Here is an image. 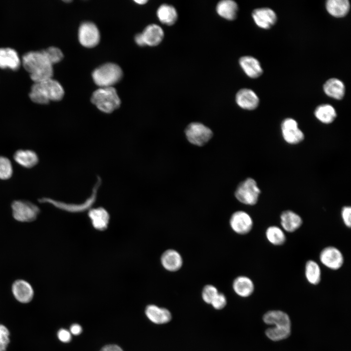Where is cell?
Returning a JSON list of instances; mask_svg holds the SVG:
<instances>
[{
    "instance_id": "6da1fadb",
    "label": "cell",
    "mask_w": 351,
    "mask_h": 351,
    "mask_svg": "<svg viewBox=\"0 0 351 351\" xmlns=\"http://www.w3.org/2000/svg\"><path fill=\"white\" fill-rule=\"evenodd\" d=\"M21 60L24 68L29 73L31 79L34 83L52 78L54 73L53 65L42 50L26 53Z\"/></svg>"
},
{
    "instance_id": "7a4b0ae2",
    "label": "cell",
    "mask_w": 351,
    "mask_h": 351,
    "mask_svg": "<svg viewBox=\"0 0 351 351\" xmlns=\"http://www.w3.org/2000/svg\"><path fill=\"white\" fill-rule=\"evenodd\" d=\"M263 321L274 327L266 331L267 337L273 341H279L287 338L291 332V321L289 316L280 311L268 312L263 316Z\"/></svg>"
},
{
    "instance_id": "3957f363",
    "label": "cell",
    "mask_w": 351,
    "mask_h": 351,
    "mask_svg": "<svg viewBox=\"0 0 351 351\" xmlns=\"http://www.w3.org/2000/svg\"><path fill=\"white\" fill-rule=\"evenodd\" d=\"M92 103L100 111L111 113L120 105V99L113 87H99L95 91L91 98Z\"/></svg>"
},
{
    "instance_id": "277c9868",
    "label": "cell",
    "mask_w": 351,
    "mask_h": 351,
    "mask_svg": "<svg viewBox=\"0 0 351 351\" xmlns=\"http://www.w3.org/2000/svg\"><path fill=\"white\" fill-rule=\"evenodd\" d=\"M121 68L113 63H105L97 68L92 73L94 82L99 87H113L121 79Z\"/></svg>"
},
{
    "instance_id": "5b68a950",
    "label": "cell",
    "mask_w": 351,
    "mask_h": 351,
    "mask_svg": "<svg viewBox=\"0 0 351 351\" xmlns=\"http://www.w3.org/2000/svg\"><path fill=\"white\" fill-rule=\"evenodd\" d=\"M12 215L17 221L32 222L37 219L40 210L36 204L26 200L13 201L11 205Z\"/></svg>"
},
{
    "instance_id": "8992f818",
    "label": "cell",
    "mask_w": 351,
    "mask_h": 351,
    "mask_svg": "<svg viewBox=\"0 0 351 351\" xmlns=\"http://www.w3.org/2000/svg\"><path fill=\"white\" fill-rule=\"evenodd\" d=\"M261 191L255 180L248 178L237 186L234 195L241 203L247 205H254L258 201Z\"/></svg>"
},
{
    "instance_id": "52a82bcc",
    "label": "cell",
    "mask_w": 351,
    "mask_h": 351,
    "mask_svg": "<svg viewBox=\"0 0 351 351\" xmlns=\"http://www.w3.org/2000/svg\"><path fill=\"white\" fill-rule=\"evenodd\" d=\"M188 140L192 144L202 146L206 144L212 137V130L199 122H192L185 130Z\"/></svg>"
},
{
    "instance_id": "ba28073f",
    "label": "cell",
    "mask_w": 351,
    "mask_h": 351,
    "mask_svg": "<svg viewBox=\"0 0 351 351\" xmlns=\"http://www.w3.org/2000/svg\"><path fill=\"white\" fill-rule=\"evenodd\" d=\"M281 129L284 140L289 144H296L304 139L303 132L298 127L297 121L292 118L284 119L281 122Z\"/></svg>"
},
{
    "instance_id": "9c48e42d",
    "label": "cell",
    "mask_w": 351,
    "mask_h": 351,
    "mask_svg": "<svg viewBox=\"0 0 351 351\" xmlns=\"http://www.w3.org/2000/svg\"><path fill=\"white\" fill-rule=\"evenodd\" d=\"M78 36L80 44L87 48L96 46L100 40V34L97 26L90 21H85L81 24Z\"/></svg>"
},
{
    "instance_id": "30bf717a",
    "label": "cell",
    "mask_w": 351,
    "mask_h": 351,
    "mask_svg": "<svg viewBox=\"0 0 351 351\" xmlns=\"http://www.w3.org/2000/svg\"><path fill=\"white\" fill-rule=\"evenodd\" d=\"M230 225L235 233L239 234H248L253 227V221L250 215L243 211L234 212L230 219Z\"/></svg>"
},
{
    "instance_id": "8fae6325",
    "label": "cell",
    "mask_w": 351,
    "mask_h": 351,
    "mask_svg": "<svg viewBox=\"0 0 351 351\" xmlns=\"http://www.w3.org/2000/svg\"><path fill=\"white\" fill-rule=\"evenodd\" d=\"M319 259L321 263L327 268L337 270L344 263V257L341 251L333 246L324 248L320 252Z\"/></svg>"
},
{
    "instance_id": "7c38bea8",
    "label": "cell",
    "mask_w": 351,
    "mask_h": 351,
    "mask_svg": "<svg viewBox=\"0 0 351 351\" xmlns=\"http://www.w3.org/2000/svg\"><path fill=\"white\" fill-rule=\"evenodd\" d=\"M255 24L259 28L269 29L276 22L277 17L275 12L268 7L255 9L252 13Z\"/></svg>"
},
{
    "instance_id": "4fadbf2b",
    "label": "cell",
    "mask_w": 351,
    "mask_h": 351,
    "mask_svg": "<svg viewBox=\"0 0 351 351\" xmlns=\"http://www.w3.org/2000/svg\"><path fill=\"white\" fill-rule=\"evenodd\" d=\"M37 83L39 89L45 97L50 101H59L63 97L64 91L60 83L50 78Z\"/></svg>"
},
{
    "instance_id": "5bb4252c",
    "label": "cell",
    "mask_w": 351,
    "mask_h": 351,
    "mask_svg": "<svg viewBox=\"0 0 351 351\" xmlns=\"http://www.w3.org/2000/svg\"><path fill=\"white\" fill-rule=\"evenodd\" d=\"M11 290L15 299L22 303H29L34 295V291L31 285L22 279H17L13 282Z\"/></svg>"
},
{
    "instance_id": "9a60e30c",
    "label": "cell",
    "mask_w": 351,
    "mask_h": 351,
    "mask_svg": "<svg viewBox=\"0 0 351 351\" xmlns=\"http://www.w3.org/2000/svg\"><path fill=\"white\" fill-rule=\"evenodd\" d=\"M235 100L239 107L247 110L255 109L259 103V99L256 94L252 89L246 88L237 91Z\"/></svg>"
},
{
    "instance_id": "2e32d148",
    "label": "cell",
    "mask_w": 351,
    "mask_h": 351,
    "mask_svg": "<svg viewBox=\"0 0 351 351\" xmlns=\"http://www.w3.org/2000/svg\"><path fill=\"white\" fill-rule=\"evenodd\" d=\"M21 63L18 52L10 47L0 48V68L18 70Z\"/></svg>"
},
{
    "instance_id": "e0dca14e",
    "label": "cell",
    "mask_w": 351,
    "mask_h": 351,
    "mask_svg": "<svg viewBox=\"0 0 351 351\" xmlns=\"http://www.w3.org/2000/svg\"><path fill=\"white\" fill-rule=\"evenodd\" d=\"M238 63L245 74L250 78H257L263 73L260 62L252 56H242L239 58Z\"/></svg>"
},
{
    "instance_id": "ac0fdd59",
    "label": "cell",
    "mask_w": 351,
    "mask_h": 351,
    "mask_svg": "<svg viewBox=\"0 0 351 351\" xmlns=\"http://www.w3.org/2000/svg\"><path fill=\"white\" fill-rule=\"evenodd\" d=\"M160 261L163 268L171 272L179 270L183 265L181 254L174 249L166 250L161 255Z\"/></svg>"
},
{
    "instance_id": "d6986e66",
    "label": "cell",
    "mask_w": 351,
    "mask_h": 351,
    "mask_svg": "<svg viewBox=\"0 0 351 351\" xmlns=\"http://www.w3.org/2000/svg\"><path fill=\"white\" fill-rule=\"evenodd\" d=\"M141 34L146 46H157L162 41L164 38V32L163 29L156 24L148 25Z\"/></svg>"
},
{
    "instance_id": "ffe728a7",
    "label": "cell",
    "mask_w": 351,
    "mask_h": 351,
    "mask_svg": "<svg viewBox=\"0 0 351 351\" xmlns=\"http://www.w3.org/2000/svg\"><path fill=\"white\" fill-rule=\"evenodd\" d=\"M217 15L228 20H235L238 11L237 3L233 0H222L217 2L215 6Z\"/></svg>"
},
{
    "instance_id": "44dd1931",
    "label": "cell",
    "mask_w": 351,
    "mask_h": 351,
    "mask_svg": "<svg viewBox=\"0 0 351 351\" xmlns=\"http://www.w3.org/2000/svg\"><path fill=\"white\" fill-rule=\"evenodd\" d=\"M303 221L301 216L291 210L283 211L280 215V224L286 232L292 233L302 225Z\"/></svg>"
},
{
    "instance_id": "7402d4cb",
    "label": "cell",
    "mask_w": 351,
    "mask_h": 351,
    "mask_svg": "<svg viewBox=\"0 0 351 351\" xmlns=\"http://www.w3.org/2000/svg\"><path fill=\"white\" fill-rule=\"evenodd\" d=\"M323 91L328 97L337 100L342 99L345 94L344 83L337 78H331L323 85Z\"/></svg>"
},
{
    "instance_id": "603a6c76",
    "label": "cell",
    "mask_w": 351,
    "mask_h": 351,
    "mask_svg": "<svg viewBox=\"0 0 351 351\" xmlns=\"http://www.w3.org/2000/svg\"><path fill=\"white\" fill-rule=\"evenodd\" d=\"M156 16L159 21L167 26L175 24L178 19L176 8L167 3H163L159 6L156 11Z\"/></svg>"
},
{
    "instance_id": "cb8c5ba5",
    "label": "cell",
    "mask_w": 351,
    "mask_h": 351,
    "mask_svg": "<svg viewBox=\"0 0 351 351\" xmlns=\"http://www.w3.org/2000/svg\"><path fill=\"white\" fill-rule=\"evenodd\" d=\"M145 313L152 322L157 324L166 323L172 318L171 314L169 310L154 305L148 306L145 310Z\"/></svg>"
},
{
    "instance_id": "d4e9b609",
    "label": "cell",
    "mask_w": 351,
    "mask_h": 351,
    "mask_svg": "<svg viewBox=\"0 0 351 351\" xmlns=\"http://www.w3.org/2000/svg\"><path fill=\"white\" fill-rule=\"evenodd\" d=\"M13 158L19 165L26 168H32L39 162L38 155L31 150H19L14 153Z\"/></svg>"
},
{
    "instance_id": "484cf974",
    "label": "cell",
    "mask_w": 351,
    "mask_h": 351,
    "mask_svg": "<svg viewBox=\"0 0 351 351\" xmlns=\"http://www.w3.org/2000/svg\"><path fill=\"white\" fill-rule=\"evenodd\" d=\"M327 12L332 16L340 18L346 16L350 10L348 0H328L325 4Z\"/></svg>"
},
{
    "instance_id": "4316f807",
    "label": "cell",
    "mask_w": 351,
    "mask_h": 351,
    "mask_svg": "<svg viewBox=\"0 0 351 351\" xmlns=\"http://www.w3.org/2000/svg\"><path fill=\"white\" fill-rule=\"evenodd\" d=\"M233 288L239 296L248 297L254 291V284L249 277L244 275L238 276L233 281Z\"/></svg>"
},
{
    "instance_id": "83f0119b",
    "label": "cell",
    "mask_w": 351,
    "mask_h": 351,
    "mask_svg": "<svg viewBox=\"0 0 351 351\" xmlns=\"http://www.w3.org/2000/svg\"><path fill=\"white\" fill-rule=\"evenodd\" d=\"M314 115L316 118L322 123H332L336 118L337 113L335 108L331 104H322L315 109Z\"/></svg>"
},
{
    "instance_id": "f1b7e54d",
    "label": "cell",
    "mask_w": 351,
    "mask_h": 351,
    "mask_svg": "<svg viewBox=\"0 0 351 351\" xmlns=\"http://www.w3.org/2000/svg\"><path fill=\"white\" fill-rule=\"evenodd\" d=\"M89 214L93 225L95 228L102 230L107 227L109 215L105 209L102 208L93 209L90 211Z\"/></svg>"
},
{
    "instance_id": "f546056e",
    "label": "cell",
    "mask_w": 351,
    "mask_h": 351,
    "mask_svg": "<svg viewBox=\"0 0 351 351\" xmlns=\"http://www.w3.org/2000/svg\"><path fill=\"white\" fill-rule=\"evenodd\" d=\"M305 275L310 284H318L321 277V269L318 264L313 260H308L305 264Z\"/></svg>"
},
{
    "instance_id": "4dcf8cb0",
    "label": "cell",
    "mask_w": 351,
    "mask_h": 351,
    "mask_svg": "<svg viewBox=\"0 0 351 351\" xmlns=\"http://www.w3.org/2000/svg\"><path fill=\"white\" fill-rule=\"evenodd\" d=\"M265 234L268 241L273 245L280 246L286 241L285 234L280 228L276 226L269 227Z\"/></svg>"
},
{
    "instance_id": "1f68e13d",
    "label": "cell",
    "mask_w": 351,
    "mask_h": 351,
    "mask_svg": "<svg viewBox=\"0 0 351 351\" xmlns=\"http://www.w3.org/2000/svg\"><path fill=\"white\" fill-rule=\"evenodd\" d=\"M13 166L11 161L7 157L0 156V179H9L13 174Z\"/></svg>"
},
{
    "instance_id": "d6a6232c",
    "label": "cell",
    "mask_w": 351,
    "mask_h": 351,
    "mask_svg": "<svg viewBox=\"0 0 351 351\" xmlns=\"http://www.w3.org/2000/svg\"><path fill=\"white\" fill-rule=\"evenodd\" d=\"M42 51L52 65L60 62L63 58L62 52L57 47L50 46Z\"/></svg>"
},
{
    "instance_id": "836d02e7",
    "label": "cell",
    "mask_w": 351,
    "mask_h": 351,
    "mask_svg": "<svg viewBox=\"0 0 351 351\" xmlns=\"http://www.w3.org/2000/svg\"><path fill=\"white\" fill-rule=\"evenodd\" d=\"M30 99L34 103L39 104H46L50 101L43 94L37 83H34L29 94Z\"/></svg>"
},
{
    "instance_id": "e575fe53",
    "label": "cell",
    "mask_w": 351,
    "mask_h": 351,
    "mask_svg": "<svg viewBox=\"0 0 351 351\" xmlns=\"http://www.w3.org/2000/svg\"><path fill=\"white\" fill-rule=\"evenodd\" d=\"M217 288L212 285H207L203 289L202 297L207 303L211 304L212 301L218 293Z\"/></svg>"
},
{
    "instance_id": "d590c367",
    "label": "cell",
    "mask_w": 351,
    "mask_h": 351,
    "mask_svg": "<svg viewBox=\"0 0 351 351\" xmlns=\"http://www.w3.org/2000/svg\"><path fill=\"white\" fill-rule=\"evenodd\" d=\"M10 333L8 329L0 324V351H5L10 342Z\"/></svg>"
},
{
    "instance_id": "8d00e7d4",
    "label": "cell",
    "mask_w": 351,
    "mask_h": 351,
    "mask_svg": "<svg viewBox=\"0 0 351 351\" xmlns=\"http://www.w3.org/2000/svg\"><path fill=\"white\" fill-rule=\"evenodd\" d=\"M227 300L225 295L221 292H218L212 301L211 304L217 310L223 309L226 305Z\"/></svg>"
},
{
    "instance_id": "74e56055",
    "label": "cell",
    "mask_w": 351,
    "mask_h": 351,
    "mask_svg": "<svg viewBox=\"0 0 351 351\" xmlns=\"http://www.w3.org/2000/svg\"><path fill=\"white\" fill-rule=\"evenodd\" d=\"M341 217L344 224L346 227L350 228L351 226V206H344L341 210Z\"/></svg>"
},
{
    "instance_id": "f35d334b",
    "label": "cell",
    "mask_w": 351,
    "mask_h": 351,
    "mask_svg": "<svg viewBox=\"0 0 351 351\" xmlns=\"http://www.w3.org/2000/svg\"><path fill=\"white\" fill-rule=\"evenodd\" d=\"M58 339L62 342L68 343L71 341V335L70 333L65 329H60L58 332Z\"/></svg>"
},
{
    "instance_id": "ab89813d",
    "label": "cell",
    "mask_w": 351,
    "mask_h": 351,
    "mask_svg": "<svg viewBox=\"0 0 351 351\" xmlns=\"http://www.w3.org/2000/svg\"><path fill=\"white\" fill-rule=\"evenodd\" d=\"M100 351H123V350L117 345H108L103 347Z\"/></svg>"
},
{
    "instance_id": "60d3db41",
    "label": "cell",
    "mask_w": 351,
    "mask_h": 351,
    "mask_svg": "<svg viewBox=\"0 0 351 351\" xmlns=\"http://www.w3.org/2000/svg\"><path fill=\"white\" fill-rule=\"evenodd\" d=\"M70 332L73 334L78 335L81 332L82 328L78 324H74L71 326Z\"/></svg>"
},
{
    "instance_id": "b9f144b4",
    "label": "cell",
    "mask_w": 351,
    "mask_h": 351,
    "mask_svg": "<svg viewBox=\"0 0 351 351\" xmlns=\"http://www.w3.org/2000/svg\"><path fill=\"white\" fill-rule=\"evenodd\" d=\"M136 43L139 46H145V43L141 33L136 34L135 37Z\"/></svg>"
},
{
    "instance_id": "7bdbcfd3",
    "label": "cell",
    "mask_w": 351,
    "mask_h": 351,
    "mask_svg": "<svg viewBox=\"0 0 351 351\" xmlns=\"http://www.w3.org/2000/svg\"><path fill=\"white\" fill-rule=\"evenodd\" d=\"M136 3L138 4H144L148 2L147 0H135V1Z\"/></svg>"
}]
</instances>
